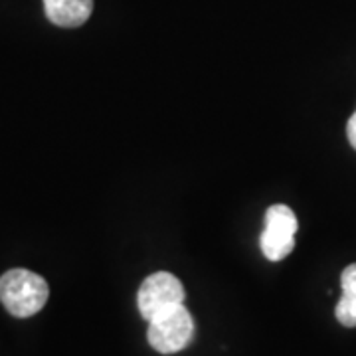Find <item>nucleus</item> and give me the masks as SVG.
Segmentation results:
<instances>
[{
	"mask_svg": "<svg viewBox=\"0 0 356 356\" xmlns=\"http://www.w3.org/2000/svg\"><path fill=\"white\" fill-rule=\"evenodd\" d=\"M346 135H348V140H350V145L356 149V111L355 115L348 119V125H346Z\"/></svg>",
	"mask_w": 356,
	"mask_h": 356,
	"instance_id": "8",
	"label": "nucleus"
},
{
	"mask_svg": "<svg viewBox=\"0 0 356 356\" xmlns=\"http://www.w3.org/2000/svg\"><path fill=\"white\" fill-rule=\"evenodd\" d=\"M50 297L44 277L28 269H10L0 277V301L6 311L18 318L40 313Z\"/></svg>",
	"mask_w": 356,
	"mask_h": 356,
	"instance_id": "1",
	"label": "nucleus"
},
{
	"mask_svg": "<svg viewBox=\"0 0 356 356\" xmlns=\"http://www.w3.org/2000/svg\"><path fill=\"white\" fill-rule=\"evenodd\" d=\"M341 287L344 297H350L356 301V264L348 266L341 275Z\"/></svg>",
	"mask_w": 356,
	"mask_h": 356,
	"instance_id": "7",
	"label": "nucleus"
},
{
	"mask_svg": "<svg viewBox=\"0 0 356 356\" xmlns=\"http://www.w3.org/2000/svg\"><path fill=\"white\" fill-rule=\"evenodd\" d=\"M297 228V218L289 206L273 204L267 208L266 228L259 236V245L269 261H281L283 257L291 254Z\"/></svg>",
	"mask_w": 356,
	"mask_h": 356,
	"instance_id": "3",
	"label": "nucleus"
},
{
	"mask_svg": "<svg viewBox=\"0 0 356 356\" xmlns=\"http://www.w3.org/2000/svg\"><path fill=\"white\" fill-rule=\"evenodd\" d=\"M44 10L51 24L77 28L93 13V0H44Z\"/></svg>",
	"mask_w": 356,
	"mask_h": 356,
	"instance_id": "5",
	"label": "nucleus"
},
{
	"mask_svg": "<svg viewBox=\"0 0 356 356\" xmlns=\"http://www.w3.org/2000/svg\"><path fill=\"white\" fill-rule=\"evenodd\" d=\"M184 303V287L178 277L166 271H156L140 283L137 305L143 317L151 321L172 307Z\"/></svg>",
	"mask_w": 356,
	"mask_h": 356,
	"instance_id": "4",
	"label": "nucleus"
},
{
	"mask_svg": "<svg viewBox=\"0 0 356 356\" xmlns=\"http://www.w3.org/2000/svg\"><path fill=\"white\" fill-rule=\"evenodd\" d=\"M337 321L344 327H356V301L350 297H341V301L337 303L334 309Z\"/></svg>",
	"mask_w": 356,
	"mask_h": 356,
	"instance_id": "6",
	"label": "nucleus"
},
{
	"mask_svg": "<svg viewBox=\"0 0 356 356\" xmlns=\"http://www.w3.org/2000/svg\"><path fill=\"white\" fill-rule=\"evenodd\" d=\"M194 337V318L184 305L172 307L149 321L147 339L156 353L175 355L191 344Z\"/></svg>",
	"mask_w": 356,
	"mask_h": 356,
	"instance_id": "2",
	"label": "nucleus"
}]
</instances>
